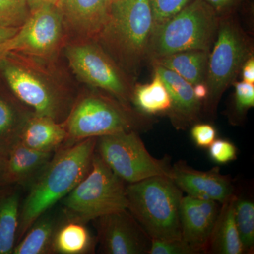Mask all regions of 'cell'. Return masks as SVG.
<instances>
[{"mask_svg": "<svg viewBox=\"0 0 254 254\" xmlns=\"http://www.w3.org/2000/svg\"><path fill=\"white\" fill-rule=\"evenodd\" d=\"M131 102L137 109L147 115L168 114L171 108L168 90L156 72L150 83L137 85L133 88Z\"/></svg>", "mask_w": 254, "mask_h": 254, "instance_id": "23", "label": "cell"}, {"mask_svg": "<svg viewBox=\"0 0 254 254\" xmlns=\"http://www.w3.org/2000/svg\"><path fill=\"white\" fill-rule=\"evenodd\" d=\"M215 11L217 14H223V12L230 9L237 0H203Z\"/></svg>", "mask_w": 254, "mask_h": 254, "instance_id": "33", "label": "cell"}, {"mask_svg": "<svg viewBox=\"0 0 254 254\" xmlns=\"http://www.w3.org/2000/svg\"><path fill=\"white\" fill-rule=\"evenodd\" d=\"M252 50L250 38L235 18H220L205 73L208 90L205 112L211 115L215 113L222 94L235 82L246 60L253 55Z\"/></svg>", "mask_w": 254, "mask_h": 254, "instance_id": "8", "label": "cell"}, {"mask_svg": "<svg viewBox=\"0 0 254 254\" xmlns=\"http://www.w3.org/2000/svg\"><path fill=\"white\" fill-rule=\"evenodd\" d=\"M194 0H149L153 28L168 21Z\"/></svg>", "mask_w": 254, "mask_h": 254, "instance_id": "28", "label": "cell"}, {"mask_svg": "<svg viewBox=\"0 0 254 254\" xmlns=\"http://www.w3.org/2000/svg\"><path fill=\"white\" fill-rule=\"evenodd\" d=\"M63 13L56 5H45L31 11L17 32L0 46V58L16 53L36 59L54 56L65 33Z\"/></svg>", "mask_w": 254, "mask_h": 254, "instance_id": "11", "label": "cell"}, {"mask_svg": "<svg viewBox=\"0 0 254 254\" xmlns=\"http://www.w3.org/2000/svg\"><path fill=\"white\" fill-rule=\"evenodd\" d=\"M149 0H115L96 41L133 80L148 54L153 30Z\"/></svg>", "mask_w": 254, "mask_h": 254, "instance_id": "2", "label": "cell"}, {"mask_svg": "<svg viewBox=\"0 0 254 254\" xmlns=\"http://www.w3.org/2000/svg\"><path fill=\"white\" fill-rule=\"evenodd\" d=\"M209 53L205 50H186L151 62L177 73L193 86L205 81Z\"/></svg>", "mask_w": 254, "mask_h": 254, "instance_id": "20", "label": "cell"}, {"mask_svg": "<svg viewBox=\"0 0 254 254\" xmlns=\"http://www.w3.org/2000/svg\"><path fill=\"white\" fill-rule=\"evenodd\" d=\"M115 1V0H112V1Z\"/></svg>", "mask_w": 254, "mask_h": 254, "instance_id": "38", "label": "cell"}, {"mask_svg": "<svg viewBox=\"0 0 254 254\" xmlns=\"http://www.w3.org/2000/svg\"><path fill=\"white\" fill-rule=\"evenodd\" d=\"M53 153L38 151L16 141L4 156L1 165V182L21 183L41 173L53 158Z\"/></svg>", "mask_w": 254, "mask_h": 254, "instance_id": "18", "label": "cell"}, {"mask_svg": "<svg viewBox=\"0 0 254 254\" xmlns=\"http://www.w3.org/2000/svg\"><path fill=\"white\" fill-rule=\"evenodd\" d=\"M143 115L116 98L88 93L74 103L64 124L67 133L64 147L89 138L120 132L145 130L150 127Z\"/></svg>", "mask_w": 254, "mask_h": 254, "instance_id": "5", "label": "cell"}, {"mask_svg": "<svg viewBox=\"0 0 254 254\" xmlns=\"http://www.w3.org/2000/svg\"><path fill=\"white\" fill-rule=\"evenodd\" d=\"M66 138L67 133L64 123L35 115L23 124L16 141L33 150L53 153L63 148Z\"/></svg>", "mask_w": 254, "mask_h": 254, "instance_id": "17", "label": "cell"}, {"mask_svg": "<svg viewBox=\"0 0 254 254\" xmlns=\"http://www.w3.org/2000/svg\"><path fill=\"white\" fill-rule=\"evenodd\" d=\"M219 19L203 0H194L173 17L153 28L147 58L153 61L190 50L210 52Z\"/></svg>", "mask_w": 254, "mask_h": 254, "instance_id": "6", "label": "cell"}, {"mask_svg": "<svg viewBox=\"0 0 254 254\" xmlns=\"http://www.w3.org/2000/svg\"><path fill=\"white\" fill-rule=\"evenodd\" d=\"M65 55L80 79L129 105L134 88L133 80L96 40H76L66 46Z\"/></svg>", "mask_w": 254, "mask_h": 254, "instance_id": "9", "label": "cell"}, {"mask_svg": "<svg viewBox=\"0 0 254 254\" xmlns=\"http://www.w3.org/2000/svg\"><path fill=\"white\" fill-rule=\"evenodd\" d=\"M61 0H27L30 11H34L45 5H56L59 6Z\"/></svg>", "mask_w": 254, "mask_h": 254, "instance_id": "35", "label": "cell"}, {"mask_svg": "<svg viewBox=\"0 0 254 254\" xmlns=\"http://www.w3.org/2000/svg\"><path fill=\"white\" fill-rule=\"evenodd\" d=\"M168 90L171 108L168 113L177 128H185L199 119L201 102L196 99L190 83L177 73L158 64H153Z\"/></svg>", "mask_w": 254, "mask_h": 254, "instance_id": "16", "label": "cell"}, {"mask_svg": "<svg viewBox=\"0 0 254 254\" xmlns=\"http://www.w3.org/2000/svg\"><path fill=\"white\" fill-rule=\"evenodd\" d=\"M21 128L16 127V115L11 105L0 98V153L4 156L17 140Z\"/></svg>", "mask_w": 254, "mask_h": 254, "instance_id": "26", "label": "cell"}, {"mask_svg": "<svg viewBox=\"0 0 254 254\" xmlns=\"http://www.w3.org/2000/svg\"><path fill=\"white\" fill-rule=\"evenodd\" d=\"M30 13L27 0H0V26L19 28Z\"/></svg>", "mask_w": 254, "mask_h": 254, "instance_id": "27", "label": "cell"}, {"mask_svg": "<svg viewBox=\"0 0 254 254\" xmlns=\"http://www.w3.org/2000/svg\"><path fill=\"white\" fill-rule=\"evenodd\" d=\"M58 225L52 216L40 217L28 229L12 254H45L52 252L53 238Z\"/></svg>", "mask_w": 254, "mask_h": 254, "instance_id": "21", "label": "cell"}, {"mask_svg": "<svg viewBox=\"0 0 254 254\" xmlns=\"http://www.w3.org/2000/svg\"><path fill=\"white\" fill-rule=\"evenodd\" d=\"M208 148L209 155L215 163L226 164L237 159L236 146L228 140L215 139Z\"/></svg>", "mask_w": 254, "mask_h": 254, "instance_id": "31", "label": "cell"}, {"mask_svg": "<svg viewBox=\"0 0 254 254\" xmlns=\"http://www.w3.org/2000/svg\"><path fill=\"white\" fill-rule=\"evenodd\" d=\"M218 202L186 195L182 198L180 219L182 238L199 252L207 250L218 220Z\"/></svg>", "mask_w": 254, "mask_h": 254, "instance_id": "13", "label": "cell"}, {"mask_svg": "<svg viewBox=\"0 0 254 254\" xmlns=\"http://www.w3.org/2000/svg\"><path fill=\"white\" fill-rule=\"evenodd\" d=\"M237 197L232 195L220 208L215 228L209 240L208 247L212 253L241 254L243 247L237 231L235 220V203Z\"/></svg>", "mask_w": 254, "mask_h": 254, "instance_id": "19", "label": "cell"}, {"mask_svg": "<svg viewBox=\"0 0 254 254\" xmlns=\"http://www.w3.org/2000/svg\"><path fill=\"white\" fill-rule=\"evenodd\" d=\"M19 195L0 199V254H12L19 224Z\"/></svg>", "mask_w": 254, "mask_h": 254, "instance_id": "24", "label": "cell"}, {"mask_svg": "<svg viewBox=\"0 0 254 254\" xmlns=\"http://www.w3.org/2000/svg\"><path fill=\"white\" fill-rule=\"evenodd\" d=\"M190 135L195 144L200 148H208L216 139L217 131L209 124H196L190 130Z\"/></svg>", "mask_w": 254, "mask_h": 254, "instance_id": "32", "label": "cell"}, {"mask_svg": "<svg viewBox=\"0 0 254 254\" xmlns=\"http://www.w3.org/2000/svg\"><path fill=\"white\" fill-rule=\"evenodd\" d=\"M95 153L117 176L127 183L155 176L172 179L171 167L165 160L150 154L138 131H124L98 137Z\"/></svg>", "mask_w": 254, "mask_h": 254, "instance_id": "10", "label": "cell"}, {"mask_svg": "<svg viewBox=\"0 0 254 254\" xmlns=\"http://www.w3.org/2000/svg\"><path fill=\"white\" fill-rule=\"evenodd\" d=\"M67 220L83 223L128 209L127 186L95 152L86 177L63 199Z\"/></svg>", "mask_w": 254, "mask_h": 254, "instance_id": "7", "label": "cell"}, {"mask_svg": "<svg viewBox=\"0 0 254 254\" xmlns=\"http://www.w3.org/2000/svg\"><path fill=\"white\" fill-rule=\"evenodd\" d=\"M193 93L196 99L199 101H205L208 97V90L204 82H200L193 86Z\"/></svg>", "mask_w": 254, "mask_h": 254, "instance_id": "36", "label": "cell"}, {"mask_svg": "<svg viewBox=\"0 0 254 254\" xmlns=\"http://www.w3.org/2000/svg\"><path fill=\"white\" fill-rule=\"evenodd\" d=\"M98 220L102 250L108 254H148L151 239L127 210L103 215Z\"/></svg>", "mask_w": 254, "mask_h": 254, "instance_id": "12", "label": "cell"}, {"mask_svg": "<svg viewBox=\"0 0 254 254\" xmlns=\"http://www.w3.org/2000/svg\"><path fill=\"white\" fill-rule=\"evenodd\" d=\"M93 240L84 223L67 220L58 226L52 246V252L61 254H86Z\"/></svg>", "mask_w": 254, "mask_h": 254, "instance_id": "22", "label": "cell"}, {"mask_svg": "<svg viewBox=\"0 0 254 254\" xmlns=\"http://www.w3.org/2000/svg\"><path fill=\"white\" fill-rule=\"evenodd\" d=\"M235 220L244 252L254 250V204L250 200L236 198Z\"/></svg>", "mask_w": 254, "mask_h": 254, "instance_id": "25", "label": "cell"}, {"mask_svg": "<svg viewBox=\"0 0 254 254\" xmlns=\"http://www.w3.org/2000/svg\"><path fill=\"white\" fill-rule=\"evenodd\" d=\"M129 210L151 240L182 238L180 210L183 191L172 179L155 176L127 186Z\"/></svg>", "mask_w": 254, "mask_h": 254, "instance_id": "4", "label": "cell"}, {"mask_svg": "<svg viewBox=\"0 0 254 254\" xmlns=\"http://www.w3.org/2000/svg\"><path fill=\"white\" fill-rule=\"evenodd\" d=\"M200 253L183 239L162 241L151 240L150 254H195Z\"/></svg>", "mask_w": 254, "mask_h": 254, "instance_id": "29", "label": "cell"}, {"mask_svg": "<svg viewBox=\"0 0 254 254\" xmlns=\"http://www.w3.org/2000/svg\"><path fill=\"white\" fill-rule=\"evenodd\" d=\"M18 28L0 26V46L17 32Z\"/></svg>", "mask_w": 254, "mask_h": 254, "instance_id": "37", "label": "cell"}, {"mask_svg": "<svg viewBox=\"0 0 254 254\" xmlns=\"http://www.w3.org/2000/svg\"><path fill=\"white\" fill-rule=\"evenodd\" d=\"M235 86V110L239 117L253 108L254 105V85L245 81L234 82Z\"/></svg>", "mask_w": 254, "mask_h": 254, "instance_id": "30", "label": "cell"}, {"mask_svg": "<svg viewBox=\"0 0 254 254\" xmlns=\"http://www.w3.org/2000/svg\"><path fill=\"white\" fill-rule=\"evenodd\" d=\"M97 138L82 140L60 150L41 172L19 215L17 238L76 187L91 168Z\"/></svg>", "mask_w": 254, "mask_h": 254, "instance_id": "1", "label": "cell"}, {"mask_svg": "<svg viewBox=\"0 0 254 254\" xmlns=\"http://www.w3.org/2000/svg\"><path fill=\"white\" fill-rule=\"evenodd\" d=\"M172 180L182 191L194 198L223 203L233 195L231 180L218 169L200 171L180 161L172 167Z\"/></svg>", "mask_w": 254, "mask_h": 254, "instance_id": "14", "label": "cell"}, {"mask_svg": "<svg viewBox=\"0 0 254 254\" xmlns=\"http://www.w3.org/2000/svg\"><path fill=\"white\" fill-rule=\"evenodd\" d=\"M242 78L243 81L247 83H254V58L253 55L246 60L242 68Z\"/></svg>", "mask_w": 254, "mask_h": 254, "instance_id": "34", "label": "cell"}, {"mask_svg": "<svg viewBox=\"0 0 254 254\" xmlns=\"http://www.w3.org/2000/svg\"><path fill=\"white\" fill-rule=\"evenodd\" d=\"M0 68L11 91L35 115L66 120L73 105L71 94L33 58L9 53L0 58Z\"/></svg>", "mask_w": 254, "mask_h": 254, "instance_id": "3", "label": "cell"}, {"mask_svg": "<svg viewBox=\"0 0 254 254\" xmlns=\"http://www.w3.org/2000/svg\"><path fill=\"white\" fill-rule=\"evenodd\" d=\"M112 0H61L65 28L76 40H96L109 16Z\"/></svg>", "mask_w": 254, "mask_h": 254, "instance_id": "15", "label": "cell"}]
</instances>
